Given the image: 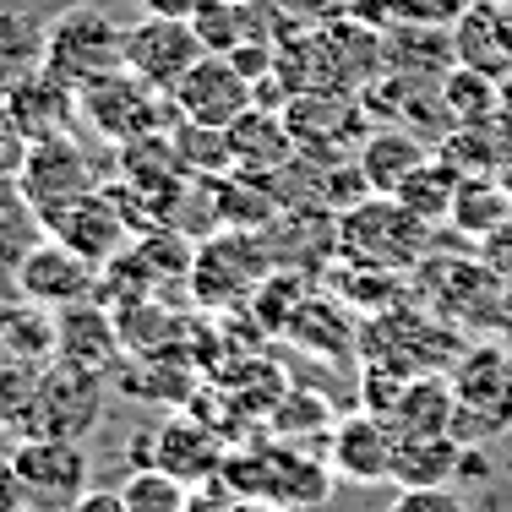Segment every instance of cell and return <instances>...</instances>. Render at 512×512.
Wrapping results in <instances>:
<instances>
[{
	"instance_id": "obj_31",
	"label": "cell",
	"mask_w": 512,
	"mask_h": 512,
	"mask_svg": "<svg viewBox=\"0 0 512 512\" xmlns=\"http://www.w3.org/2000/svg\"><path fill=\"white\" fill-rule=\"evenodd\" d=\"M22 158H28V137H22V126L11 120L6 99H0V180H17Z\"/></svg>"
},
{
	"instance_id": "obj_11",
	"label": "cell",
	"mask_w": 512,
	"mask_h": 512,
	"mask_svg": "<svg viewBox=\"0 0 512 512\" xmlns=\"http://www.w3.org/2000/svg\"><path fill=\"white\" fill-rule=\"evenodd\" d=\"M11 289H17L22 300H33V306H44V311H66V306L93 300V289H99V267H93L88 256H77L66 240L44 235L39 246L22 256Z\"/></svg>"
},
{
	"instance_id": "obj_5",
	"label": "cell",
	"mask_w": 512,
	"mask_h": 512,
	"mask_svg": "<svg viewBox=\"0 0 512 512\" xmlns=\"http://www.w3.org/2000/svg\"><path fill=\"white\" fill-rule=\"evenodd\" d=\"M104 376L77 360H50L33 387V409L22 436H66V442H88V431L104 420Z\"/></svg>"
},
{
	"instance_id": "obj_30",
	"label": "cell",
	"mask_w": 512,
	"mask_h": 512,
	"mask_svg": "<svg viewBox=\"0 0 512 512\" xmlns=\"http://www.w3.org/2000/svg\"><path fill=\"white\" fill-rule=\"evenodd\" d=\"M387 512H469V502L447 485H420V491H398Z\"/></svg>"
},
{
	"instance_id": "obj_15",
	"label": "cell",
	"mask_w": 512,
	"mask_h": 512,
	"mask_svg": "<svg viewBox=\"0 0 512 512\" xmlns=\"http://www.w3.org/2000/svg\"><path fill=\"white\" fill-rule=\"evenodd\" d=\"M55 355L88 365V371H99V376H109L120 360H126V344H120L115 311L99 306V300H82V306L55 311Z\"/></svg>"
},
{
	"instance_id": "obj_27",
	"label": "cell",
	"mask_w": 512,
	"mask_h": 512,
	"mask_svg": "<svg viewBox=\"0 0 512 512\" xmlns=\"http://www.w3.org/2000/svg\"><path fill=\"white\" fill-rule=\"evenodd\" d=\"M44 60V22H33L28 11H0V93L11 82H22L28 71H39Z\"/></svg>"
},
{
	"instance_id": "obj_10",
	"label": "cell",
	"mask_w": 512,
	"mask_h": 512,
	"mask_svg": "<svg viewBox=\"0 0 512 512\" xmlns=\"http://www.w3.org/2000/svg\"><path fill=\"white\" fill-rule=\"evenodd\" d=\"M207 55L191 17H142L126 28V71L153 82L158 93H175V82Z\"/></svg>"
},
{
	"instance_id": "obj_38",
	"label": "cell",
	"mask_w": 512,
	"mask_h": 512,
	"mask_svg": "<svg viewBox=\"0 0 512 512\" xmlns=\"http://www.w3.org/2000/svg\"><path fill=\"white\" fill-rule=\"evenodd\" d=\"M496 6H512V0H496Z\"/></svg>"
},
{
	"instance_id": "obj_36",
	"label": "cell",
	"mask_w": 512,
	"mask_h": 512,
	"mask_svg": "<svg viewBox=\"0 0 512 512\" xmlns=\"http://www.w3.org/2000/svg\"><path fill=\"white\" fill-rule=\"evenodd\" d=\"M502 322H507V333H512V284H507V295H502Z\"/></svg>"
},
{
	"instance_id": "obj_9",
	"label": "cell",
	"mask_w": 512,
	"mask_h": 512,
	"mask_svg": "<svg viewBox=\"0 0 512 512\" xmlns=\"http://www.w3.org/2000/svg\"><path fill=\"white\" fill-rule=\"evenodd\" d=\"M169 104H175V115L191 120V126L229 131V126H235V120L256 104V82H251L229 55H202L197 66H191L186 77L175 82Z\"/></svg>"
},
{
	"instance_id": "obj_2",
	"label": "cell",
	"mask_w": 512,
	"mask_h": 512,
	"mask_svg": "<svg viewBox=\"0 0 512 512\" xmlns=\"http://www.w3.org/2000/svg\"><path fill=\"white\" fill-rule=\"evenodd\" d=\"M431 229L420 213H409L398 197H365L349 213H338V251L349 262L382 267V273H414L431 256Z\"/></svg>"
},
{
	"instance_id": "obj_8",
	"label": "cell",
	"mask_w": 512,
	"mask_h": 512,
	"mask_svg": "<svg viewBox=\"0 0 512 512\" xmlns=\"http://www.w3.org/2000/svg\"><path fill=\"white\" fill-rule=\"evenodd\" d=\"M11 463H17V480H22V491H28V502L44 507V512L71 507L88 491V474H93L88 447L66 442V436H17Z\"/></svg>"
},
{
	"instance_id": "obj_19",
	"label": "cell",
	"mask_w": 512,
	"mask_h": 512,
	"mask_svg": "<svg viewBox=\"0 0 512 512\" xmlns=\"http://www.w3.org/2000/svg\"><path fill=\"white\" fill-rule=\"evenodd\" d=\"M55 360V311L33 300H0V371H44Z\"/></svg>"
},
{
	"instance_id": "obj_6",
	"label": "cell",
	"mask_w": 512,
	"mask_h": 512,
	"mask_svg": "<svg viewBox=\"0 0 512 512\" xmlns=\"http://www.w3.org/2000/svg\"><path fill=\"white\" fill-rule=\"evenodd\" d=\"M224 485H235L240 496L267 507H322L333 469L311 463L295 447H256V453H240L224 463Z\"/></svg>"
},
{
	"instance_id": "obj_7",
	"label": "cell",
	"mask_w": 512,
	"mask_h": 512,
	"mask_svg": "<svg viewBox=\"0 0 512 512\" xmlns=\"http://www.w3.org/2000/svg\"><path fill=\"white\" fill-rule=\"evenodd\" d=\"M191 289H197L202 306L229 311L240 300H251L267 278V246L256 240V229H229V235H213L191 251Z\"/></svg>"
},
{
	"instance_id": "obj_4",
	"label": "cell",
	"mask_w": 512,
	"mask_h": 512,
	"mask_svg": "<svg viewBox=\"0 0 512 512\" xmlns=\"http://www.w3.org/2000/svg\"><path fill=\"white\" fill-rule=\"evenodd\" d=\"M99 158L77 142V131H55V137L28 142V158L17 169V191L28 197V207L39 213V224L50 229L71 202H82L88 191H99Z\"/></svg>"
},
{
	"instance_id": "obj_22",
	"label": "cell",
	"mask_w": 512,
	"mask_h": 512,
	"mask_svg": "<svg viewBox=\"0 0 512 512\" xmlns=\"http://www.w3.org/2000/svg\"><path fill=\"white\" fill-rule=\"evenodd\" d=\"M425 158H431V142L409 137V131H371L355 164L365 169V180H371L376 197H393V191L404 186Z\"/></svg>"
},
{
	"instance_id": "obj_14",
	"label": "cell",
	"mask_w": 512,
	"mask_h": 512,
	"mask_svg": "<svg viewBox=\"0 0 512 512\" xmlns=\"http://www.w3.org/2000/svg\"><path fill=\"white\" fill-rule=\"evenodd\" d=\"M224 142H229V164H235V175H251V180H273L278 169L300 153L289 120L278 115V109H262V104H251L246 115L224 131Z\"/></svg>"
},
{
	"instance_id": "obj_21",
	"label": "cell",
	"mask_w": 512,
	"mask_h": 512,
	"mask_svg": "<svg viewBox=\"0 0 512 512\" xmlns=\"http://www.w3.org/2000/svg\"><path fill=\"white\" fill-rule=\"evenodd\" d=\"M463 474V442L458 436H398L393 447V485L420 491V485H453Z\"/></svg>"
},
{
	"instance_id": "obj_33",
	"label": "cell",
	"mask_w": 512,
	"mask_h": 512,
	"mask_svg": "<svg viewBox=\"0 0 512 512\" xmlns=\"http://www.w3.org/2000/svg\"><path fill=\"white\" fill-rule=\"evenodd\" d=\"M22 507H28V491L17 480V463H11V453H0V512H22Z\"/></svg>"
},
{
	"instance_id": "obj_20",
	"label": "cell",
	"mask_w": 512,
	"mask_h": 512,
	"mask_svg": "<svg viewBox=\"0 0 512 512\" xmlns=\"http://www.w3.org/2000/svg\"><path fill=\"white\" fill-rule=\"evenodd\" d=\"M453 420H458V393L436 376H404L393 409H387V425L398 436H453Z\"/></svg>"
},
{
	"instance_id": "obj_34",
	"label": "cell",
	"mask_w": 512,
	"mask_h": 512,
	"mask_svg": "<svg viewBox=\"0 0 512 512\" xmlns=\"http://www.w3.org/2000/svg\"><path fill=\"white\" fill-rule=\"evenodd\" d=\"M60 512H126V502H120V485H115V491H93V485H88L77 502L60 507Z\"/></svg>"
},
{
	"instance_id": "obj_3",
	"label": "cell",
	"mask_w": 512,
	"mask_h": 512,
	"mask_svg": "<svg viewBox=\"0 0 512 512\" xmlns=\"http://www.w3.org/2000/svg\"><path fill=\"white\" fill-rule=\"evenodd\" d=\"M77 115L93 137L109 142V148L158 137V131H169L180 120L175 104H169V93H158L153 82L137 77V71H109V77L88 82V88L77 93Z\"/></svg>"
},
{
	"instance_id": "obj_29",
	"label": "cell",
	"mask_w": 512,
	"mask_h": 512,
	"mask_svg": "<svg viewBox=\"0 0 512 512\" xmlns=\"http://www.w3.org/2000/svg\"><path fill=\"white\" fill-rule=\"evenodd\" d=\"M442 99H447V115L463 120V126H485L496 115V82L485 71H469L458 66L453 77L442 82Z\"/></svg>"
},
{
	"instance_id": "obj_23",
	"label": "cell",
	"mask_w": 512,
	"mask_h": 512,
	"mask_svg": "<svg viewBox=\"0 0 512 512\" xmlns=\"http://www.w3.org/2000/svg\"><path fill=\"white\" fill-rule=\"evenodd\" d=\"M458 186H463V169L453 164V158H442V153H431L420 169L404 180V186L393 191L398 202L409 207V213H420L425 224H436L442 229L447 218H453V202H458Z\"/></svg>"
},
{
	"instance_id": "obj_16",
	"label": "cell",
	"mask_w": 512,
	"mask_h": 512,
	"mask_svg": "<svg viewBox=\"0 0 512 512\" xmlns=\"http://www.w3.org/2000/svg\"><path fill=\"white\" fill-rule=\"evenodd\" d=\"M453 60L469 71H485L491 82L512 77V6L469 0V11L453 22Z\"/></svg>"
},
{
	"instance_id": "obj_1",
	"label": "cell",
	"mask_w": 512,
	"mask_h": 512,
	"mask_svg": "<svg viewBox=\"0 0 512 512\" xmlns=\"http://www.w3.org/2000/svg\"><path fill=\"white\" fill-rule=\"evenodd\" d=\"M39 71H50L71 93H82L88 82L109 77V71H126V28L109 17L99 0H71L66 11H55L44 22Z\"/></svg>"
},
{
	"instance_id": "obj_35",
	"label": "cell",
	"mask_w": 512,
	"mask_h": 512,
	"mask_svg": "<svg viewBox=\"0 0 512 512\" xmlns=\"http://www.w3.org/2000/svg\"><path fill=\"white\" fill-rule=\"evenodd\" d=\"M142 17H197L202 0H137Z\"/></svg>"
},
{
	"instance_id": "obj_18",
	"label": "cell",
	"mask_w": 512,
	"mask_h": 512,
	"mask_svg": "<svg viewBox=\"0 0 512 512\" xmlns=\"http://www.w3.org/2000/svg\"><path fill=\"white\" fill-rule=\"evenodd\" d=\"M0 99H6L11 120L22 126V137H28V142L55 137V131H71L82 120L77 115V93H71L66 82H55L50 71H28V77L11 82Z\"/></svg>"
},
{
	"instance_id": "obj_17",
	"label": "cell",
	"mask_w": 512,
	"mask_h": 512,
	"mask_svg": "<svg viewBox=\"0 0 512 512\" xmlns=\"http://www.w3.org/2000/svg\"><path fill=\"white\" fill-rule=\"evenodd\" d=\"M153 463H158V469H169L175 480H186V485H207V480L224 474L229 453L218 447V436L207 431L202 420L175 414V420H164L153 431Z\"/></svg>"
},
{
	"instance_id": "obj_26",
	"label": "cell",
	"mask_w": 512,
	"mask_h": 512,
	"mask_svg": "<svg viewBox=\"0 0 512 512\" xmlns=\"http://www.w3.org/2000/svg\"><path fill=\"white\" fill-rule=\"evenodd\" d=\"M191 28L202 33L207 55H229L251 39H267L262 33V17H256V0H202Z\"/></svg>"
},
{
	"instance_id": "obj_28",
	"label": "cell",
	"mask_w": 512,
	"mask_h": 512,
	"mask_svg": "<svg viewBox=\"0 0 512 512\" xmlns=\"http://www.w3.org/2000/svg\"><path fill=\"white\" fill-rule=\"evenodd\" d=\"M120 502H126V512H186L191 485L175 480L169 469H158V463H148V469H131L120 480Z\"/></svg>"
},
{
	"instance_id": "obj_37",
	"label": "cell",
	"mask_w": 512,
	"mask_h": 512,
	"mask_svg": "<svg viewBox=\"0 0 512 512\" xmlns=\"http://www.w3.org/2000/svg\"><path fill=\"white\" fill-rule=\"evenodd\" d=\"M502 186H507V191H512V164H507V169H502Z\"/></svg>"
},
{
	"instance_id": "obj_24",
	"label": "cell",
	"mask_w": 512,
	"mask_h": 512,
	"mask_svg": "<svg viewBox=\"0 0 512 512\" xmlns=\"http://www.w3.org/2000/svg\"><path fill=\"white\" fill-rule=\"evenodd\" d=\"M507 218H512V191L502 186V180H496V175H463L453 218H447L463 240H474V246H480V240L491 235V229H502Z\"/></svg>"
},
{
	"instance_id": "obj_13",
	"label": "cell",
	"mask_w": 512,
	"mask_h": 512,
	"mask_svg": "<svg viewBox=\"0 0 512 512\" xmlns=\"http://www.w3.org/2000/svg\"><path fill=\"white\" fill-rule=\"evenodd\" d=\"M393 447H398V431L387 425V414L360 409L333 425L327 469H333V480H349V485H382L393 480Z\"/></svg>"
},
{
	"instance_id": "obj_25",
	"label": "cell",
	"mask_w": 512,
	"mask_h": 512,
	"mask_svg": "<svg viewBox=\"0 0 512 512\" xmlns=\"http://www.w3.org/2000/svg\"><path fill=\"white\" fill-rule=\"evenodd\" d=\"M50 229L39 224V213L28 207V197L17 191V180H0V289L17 278L22 256H28Z\"/></svg>"
},
{
	"instance_id": "obj_12",
	"label": "cell",
	"mask_w": 512,
	"mask_h": 512,
	"mask_svg": "<svg viewBox=\"0 0 512 512\" xmlns=\"http://www.w3.org/2000/svg\"><path fill=\"white\" fill-rule=\"evenodd\" d=\"M50 235L66 240L77 256H88L93 267H104V262H115V256L137 240V224H131L120 191L115 186H99V191H88L82 202H71L66 213L50 224Z\"/></svg>"
},
{
	"instance_id": "obj_32",
	"label": "cell",
	"mask_w": 512,
	"mask_h": 512,
	"mask_svg": "<svg viewBox=\"0 0 512 512\" xmlns=\"http://www.w3.org/2000/svg\"><path fill=\"white\" fill-rule=\"evenodd\" d=\"M480 262L491 267L502 284H512V218H507L502 229H491V235L480 240Z\"/></svg>"
}]
</instances>
